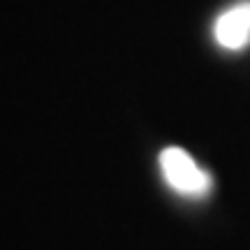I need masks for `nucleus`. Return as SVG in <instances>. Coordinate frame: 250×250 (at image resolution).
Instances as JSON below:
<instances>
[{
    "mask_svg": "<svg viewBox=\"0 0 250 250\" xmlns=\"http://www.w3.org/2000/svg\"><path fill=\"white\" fill-rule=\"evenodd\" d=\"M160 171L167 186L171 190H176L181 195L188 197H202L211 190V176L208 171H204L195 160L192 155L179 146H169L160 153Z\"/></svg>",
    "mask_w": 250,
    "mask_h": 250,
    "instance_id": "f257e3e1",
    "label": "nucleus"
},
{
    "mask_svg": "<svg viewBox=\"0 0 250 250\" xmlns=\"http://www.w3.org/2000/svg\"><path fill=\"white\" fill-rule=\"evenodd\" d=\"M213 37L227 51H241L250 44V0L236 2L215 19Z\"/></svg>",
    "mask_w": 250,
    "mask_h": 250,
    "instance_id": "f03ea898",
    "label": "nucleus"
}]
</instances>
